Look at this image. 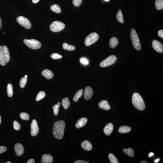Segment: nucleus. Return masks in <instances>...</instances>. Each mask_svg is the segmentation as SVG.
Here are the masks:
<instances>
[{"instance_id":"f257e3e1","label":"nucleus","mask_w":163,"mask_h":163,"mask_svg":"<svg viewBox=\"0 0 163 163\" xmlns=\"http://www.w3.org/2000/svg\"><path fill=\"white\" fill-rule=\"evenodd\" d=\"M65 128V122L63 120L56 121L54 124L53 133L55 138L58 140H61L63 138Z\"/></svg>"},{"instance_id":"f03ea898","label":"nucleus","mask_w":163,"mask_h":163,"mask_svg":"<svg viewBox=\"0 0 163 163\" xmlns=\"http://www.w3.org/2000/svg\"><path fill=\"white\" fill-rule=\"evenodd\" d=\"M132 101L134 107L137 110L142 111L145 108V104L142 97L137 93L133 94Z\"/></svg>"},{"instance_id":"7ed1b4c3","label":"nucleus","mask_w":163,"mask_h":163,"mask_svg":"<svg viewBox=\"0 0 163 163\" xmlns=\"http://www.w3.org/2000/svg\"><path fill=\"white\" fill-rule=\"evenodd\" d=\"M9 50L6 46H0V64L2 66L6 65L10 60Z\"/></svg>"},{"instance_id":"20e7f679","label":"nucleus","mask_w":163,"mask_h":163,"mask_svg":"<svg viewBox=\"0 0 163 163\" xmlns=\"http://www.w3.org/2000/svg\"><path fill=\"white\" fill-rule=\"evenodd\" d=\"M130 37L132 44L135 49L140 51L141 49V44L138 34L134 29H131Z\"/></svg>"},{"instance_id":"39448f33","label":"nucleus","mask_w":163,"mask_h":163,"mask_svg":"<svg viewBox=\"0 0 163 163\" xmlns=\"http://www.w3.org/2000/svg\"><path fill=\"white\" fill-rule=\"evenodd\" d=\"M23 42L28 47L34 50L39 49L41 46V43L35 39H25Z\"/></svg>"},{"instance_id":"423d86ee","label":"nucleus","mask_w":163,"mask_h":163,"mask_svg":"<svg viewBox=\"0 0 163 163\" xmlns=\"http://www.w3.org/2000/svg\"><path fill=\"white\" fill-rule=\"evenodd\" d=\"M65 24L63 22L58 21L53 22L50 26V29L52 32H58L63 30L65 27Z\"/></svg>"},{"instance_id":"0eeeda50","label":"nucleus","mask_w":163,"mask_h":163,"mask_svg":"<svg viewBox=\"0 0 163 163\" xmlns=\"http://www.w3.org/2000/svg\"><path fill=\"white\" fill-rule=\"evenodd\" d=\"M99 37V36L97 33H92L86 38L85 40V44L87 46H91L97 41Z\"/></svg>"},{"instance_id":"6e6552de","label":"nucleus","mask_w":163,"mask_h":163,"mask_svg":"<svg viewBox=\"0 0 163 163\" xmlns=\"http://www.w3.org/2000/svg\"><path fill=\"white\" fill-rule=\"evenodd\" d=\"M117 60V57L115 56L114 55H111L101 62L100 66L102 67L110 66L115 63Z\"/></svg>"},{"instance_id":"1a4fd4ad","label":"nucleus","mask_w":163,"mask_h":163,"mask_svg":"<svg viewBox=\"0 0 163 163\" xmlns=\"http://www.w3.org/2000/svg\"><path fill=\"white\" fill-rule=\"evenodd\" d=\"M16 21L19 24L26 29H29L32 27L30 21L25 17L21 16H18L16 19Z\"/></svg>"},{"instance_id":"9d476101","label":"nucleus","mask_w":163,"mask_h":163,"mask_svg":"<svg viewBox=\"0 0 163 163\" xmlns=\"http://www.w3.org/2000/svg\"><path fill=\"white\" fill-rule=\"evenodd\" d=\"M31 134L33 136H36L39 131V128L38 126L37 121L35 120H32L31 125Z\"/></svg>"},{"instance_id":"9b49d317","label":"nucleus","mask_w":163,"mask_h":163,"mask_svg":"<svg viewBox=\"0 0 163 163\" xmlns=\"http://www.w3.org/2000/svg\"><path fill=\"white\" fill-rule=\"evenodd\" d=\"M93 92L92 89L89 86H86L84 92V98L86 100H89L92 97Z\"/></svg>"},{"instance_id":"f8f14e48","label":"nucleus","mask_w":163,"mask_h":163,"mask_svg":"<svg viewBox=\"0 0 163 163\" xmlns=\"http://www.w3.org/2000/svg\"><path fill=\"white\" fill-rule=\"evenodd\" d=\"M152 46L154 49L159 53H162L163 51V46L162 43L158 41L154 40L152 43Z\"/></svg>"},{"instance_id":"ddd939ff","label":"nucleus","mask_w":163,"mask_h":163,"mask_svg":"<svg viewBox=\"0 0 163 163\" xmlns=\"http://www.w3.org/2000/svg\"><path fill=\"white\" fill-rule=\"evenodd\" d=\"M14 150L15 153L18 156H22L24 153V149L23 146L20 143L15 144L14 146Z\"/></svg>"},{"instance_id":"4468645a","label":"nucleus","mask_w":163,"mask_h":163,"mask_svg":"<svg viewBox=\"0 0 163 163\" xmlns=\"http://www.w3.org/2000/svg\"><path fill=\"white\" fill-rule=\"evenodd\" d=\"M81 147L84 150L89 151L92 150L93 148L92 145L91 143L88 140H85L82 142Z\"/></svg>"},{"instance_id":"2eb2a0df","label":"nucleus","mask_w":163,"mask_h":163,"mask_svg":"<svg viewBox=\"0 0 163 163\" xmlns=\"http://www.w3.org/2000/svg\"><path fill=\"white\" fill-rule=\"evenodd\" d=\"M114 126L111 123L107 124L104 128V132L105 134L107 136H109L113 131Z\"/></svg>"},{"instance_id":"dca6fc26","label":"nucleus","mask_w":163,"mask_h":163,"mask_svg":"<svg viewBox=\"0 0 163 163\" xmlns=\"http://www.w3.org/2000/svg\"><path fill=\"white\" fill-rule=\"evenodd\" d=\"M98 106L101 109L105 110H110L111 107L107 101L103 100L101 101L98 104Z\"/></svg>"},{"instance_id":"f3484780","label":"nucleus","mask_w":163,"mask_h":163,"mask_svg":"<svg viewBox=\"0 0 163 163\" xmlns=\"http://www.w3.org/2000/svg\"><path fill=\"white\" fill-rule=\"evenodd\" d=\"M53 160V158L51 155L45 154L42 156L41 162L42 163H51Z\"/></svg>"},{"instance_id":"a211bd4d","label":"nucleus","mask_w":163,"mask_h":163,"mask_svg":"<svg viewBox=\"0 0 163 163\" xmlns=\"http://www.w3.org/2000/svg\"><path fill=\"white\" fill-rule=\"evenodd\" d=\"M87 119L86 117L81 118L78 120L75 125L77 128H80L86 125L87 122Z\"/></svg>"},{"instance_id":"6ab92c4d","label":"nucleus","mask_w":163,"mask_h":163,"mask_svg":"<svg viewBox=\"0 0 163 163\" xmlns=\"http://www.w3.org/2000/svg\"><path fill=\"white\" fill-rule=\"evenodd\" d=\"M41 74L43 77L48 79H52L54 75L53 72L48 69H45L43 70L41 72Z\"/></svg>"},{"instance_id":"aec40b11","label":"nucleus","mask_w":163,"mask_h":163,"mask_svg":"<svg viewBox=\"0 0 163 163\" xmlns=\"http://www.w3.org/2000/svg\"><path fill=\"white\" fill-rule=\"evenodd\" d=\"M119 40L115 37H113L110 39V47L114 48L116 47L119 44Z\"/></svg>"},{"instance_id":"412c9836","label":"nucleus","mask_w":163,"mask_h":163,"mask_svg":"<svg viewBox=\"0 0 163 163\" xmlns=\"http://www.w3.org/2000/svg\"><path fill=\"white\" fill-rule=\"evenodd\" d=\"M131 130V128L129 126H123L119 128L118 131L120 133H129Z\"/></svg>"},{"instance_id":"4be33fe9","label":"nucleus","mask_w":163,"mask_h":163,"mask_svg":"<svg viewBox=\"0 0 163 163\" xmlns=\"http://www.w3.org/2000/svg\"><path fill=\"white\" fill-rule=\"evenodd\" d=\"M62 105L65 110H67L70 105V102L68 98L65 97L62 101Z\"/></svg>"},{"instance_id":"5701e85b","label":"nucleus","mask_w":163,"mask_h":163,"mask_svg":"<svg viewBox=\"0 0 163 163\" xmlns=\"http://www.w3.org/2000/svg\"><path fill=\"white\" fill-rule=\"evenodd\" d=\"M83 90L82 89H80L75 94V95L73 98V100L75 102H77L78 101L79 99L82 96L83 93Z\"/></svg>"},{"instance_id":"b1692460","label":"nucleus","mask_w":163,"mask_h":163,"mask_svg":"<svg viewBox=\"0 0 163 163\" xmlns=\"http://www.w3.org/2000/svg\"><path fill=\"white\" fill-rule=\"evenodd\" d=\"M123 151L128 156L131 157H134V150L131 148L128 149L124 148L123 150Z\"/></svg>"},{"instance_id":"393cba45","label":"nucleus","mask_w":163,"mask_h":163,"mask_svg":"<svg viewBox=\"0 0 163 163\" xmlns=\"http://www.w3.org/2000/svg\"><path fill=\"white\" fill-rule=\"evenodd\" d=\"M63 48L64 50H67L70 51H73L75 50L76 48L75 47L72 46V45H69L67 43H64L63 44Z\"/></svg>"},{"instance_id":"a878e982","label":"nucleus","mask_w":163,"mask_h":163,"mask_svg":"<svg viewBox=\"0 0 163 163\" xmlns=\"http://www.w3.org/2000/svg\"><path fill=\"white\" fill-rule=\"evenodd\" d=\"M116 18L117 21L120 23L123 24L124 20L123 16L121 10H119L116 15Z\"/></svg>"},{"instance_id":"bb28decb","label":"nucleus","mask_w":163,"mask_h":163,"mask_svg":"<svg viewBox=\"0 0 163 163\" xmlns=\"http://www.w3.org/2000/svg\"><path fill=\"white\" fill-rule=\"evenodd\" d=\"M155 7L157 10H161L163 8V0H156L155 3Z\"/></svg>"},{"instance_id":"cd10ccee","label":"nucleus","mask_w":163,"mask_h":163,"mask_svg":"<svg viewBox=\"0 0 163 163\" xmlns=\"http://www.w3.org/2000/svg\"><path fill=\"white\" fill-rule=\"evenodd\" d=\"M7 91L8 97H12L13 95V86L11 84H8L7 86Z\"/></svg>"},{"instance_id":"c85d7f7f","label":"nucleus","mask_w":163,"mask_h":163,"mask_svg":"<svg viewBox=\"0 0 163 163\" xmlns=\"http://www.w3.org/2000/svg\"><path fill=\"white\" fill-rule=\"evenodd\" d=\"M51 11L55 13H59L61 12V9L58 5L55 4L51 6Z\"/></svg>"},{"instance_id":"c756f323","label":"nucleus","mask_w":163,"mask_h":163,"mask_svg":"<svg viewBox=\"0 0 163 163\" xmlns=\"http://www.w3.org/2000/svg\"><path fill=\"white\" fill-rule=\"evenodd\" d=\"M108 158L111 163H119V161L116 157L113 154L110 153L108 155Z\"/></svg>"},{"instance_id":"7c9ffc66","label":"nucleus","mask_w":163,"mask_h":163,"mask_svg":"<svg viewBox=\"0 0 163 163\" xmlns=\"http://www.w3.org/2000/svg\"><path fill=\"white\" fill-rule=\"evenodd\" d=\"M46 94L44 91H41L38 93L36 98V101H39L42 99L46 96Z\"/></svg>"},{"instance_id":"2f4dec72","label":"nucleus","mask_w":163,"mask_h":163,"mask_svg":"<svg viewBox=\"0 0 163 163\" xmlns=\"http://www.w3.org/2000/svg\"><path fill=\"white\" fill-rule=\"evenodd\" d=\"M60 106V102H59L56 104L53 107L54 114L55 115H58V113L59 108Z\"/></svg>"},{"instance_id":"473e14b6","label":"nucleus","mask_w":163,"mask_h":163,"mask_svg":"<svg viewBox=\"0 0 163 163\" xmlns=\"http://www.w3.org/2000/svg\"><path fill=\"white\" fill-rule=\"evenodd\" d=\"M20 117L22 119L24 120L28 121L29 119V114L26 112H22L20 114Z\"/></svg>"},{"instance_id":"72a5a7b5","label":"nucleus","mask_w":163,"mask_h":163,"mask_svg":"<svg viewBox=\"0 0 163 163\" xmlns=\"http://www.w3.org/2000/svg\"><path fill=\"white\" fill-rule=\"evenodd\" d=\"M27 78L23 77L20 80V85L21 88H23L25 87L27 82Z\"/></svg>"},{"instance_id":"f704fd0d","label":"nucleus","mask_w":163,"mask_h":163,"mask_svg":"<svg viewBox=\"0 0 163 163\" xmlns=\"http://www.w3.org/2000/svg\"><path fill=\"white\" fill-rule=\"evenodd\" d=\"M13 126L14 129L16 131H18L21 129V125L20 123L16 121H15L13 122Z\"/></svg>"},{"instance_id":"c9c22d12","label":"nucleus","mask_w":163,"mask_h":163,"mask_svg":"<svg viewBox=\"0 0 163 163\" xmlns=\"http://www.w3.org/2000/svg\"><path fill=\"white\" fill-rule=\"evenodd\" d=\"M51 58L53 60H57L62 58L61 55L57 53H53L51 55Z\"/></svg>"},{"instance_id":"e433bc0d","label":"nucleus","mask_w":163,"mask_h":163,"mask_svg":"<svg viewBox=\"0 0 163 163\" xmlns=\"http://www.w3.org/2000/svg\"><path fill=\"white\" fill-rule=\"evenodd\" d=\"M82 0H73V3L76 7H78L80 6Z\"/></svg>"},{"instance_id":"4c0bfd02","label":"nucleus","mask_w":163,"mask_h":163,"mask_svg":"<svg viewBox=\"0 0 163 163\" xmlns=\"http://www.w3.org/2000/svg\"><path fill=\"white\" fill-rule=\"evenodd\" d=\"M6 147L4 146H0V154L5 152L6 151Z\"/></svg>"},{"instance_id":"58836bf2","label":"nucleus","mask_w":163,"mask_h":163,"mask_svg":"<svg viewBox=\"0 0 163 163\" xmlns=\"http://www.w3.org/2000/svg\"><path fill=\"white\" fill-rule=\"evenodd\" d=\"M81 63L84 64L85 65H87L88 64V61L85 58H81L80 60Z\"/></svg>"},{"instance_id":"ea45409f","label":"nucleus","mask_w":163,"mask_h":163,"mask_svg":"<svg viewBox=\"0 0 163 163\" xmlns=\"http://www.w3.org/2000/svg\"><path fill=\"white\" fill-rule=\"evenodd\" d=\"M158 34L159 37L163 39V30H159L158 32Z\"/></svg>"},{"instance_id":"a19ab883","label":"nucleus","mask_w":163,"mask_h":163,"mask_svg":"<svg viewBox=\"0 0 163 163\" xmlns=\"http://www.w3.org/2000/svg\"><path fill=\"white\" fill-rule=\"evenodd\" d=\"M75 163H87L86 161L84 160H78L75 161Z\"/></svg>"},{"instance_id":"79ce46f5","label":"nucleus","mask_w":163,"mask_h":163,"mask_svg":"<svg viewBox=\"0 0 163 163\" xmlns=\"http://www.w3.org/2000/svg\"><path fill=\"white\" fill-rule=\"evenodd\" d=\"M35 162V161L33 159H29L27 162V163H34Z\"/></svg>"},{"instance_id":"37998d69","label":"nucleus","mask_w":163,"mask_h":163,"mask_svg":"<svg viewBox=\"0 0 163 163\" xmlns=\"http://www.w3.org/2000/svg\"><path fill=\"white\" fill-rule=\"evenodd\" d=\"M32 3H37L40 0H32Z\"/></svg>"},{"instance_id":"c03bdc74","label":"nucleus","mask_w":163,"mask_h":163,"mask_svg":"<svg viewBox=\"0 0 163 163\" xmlns=\"http://www.w3.org/2000/svg\"><path fill=\"white\" fill-rule=\"evenodd\" d=\"M2 20L1 17H0V29L1 28L2 26Z\"/></svg>"},{"instance_id":"a18cd8bd","label":"nucleus","mask_w":163,"mask_h":163,"mask_svg":"<svg viewBox=\"0 0 163 163\" xmlns=\"http://www.w3.org/2000/svg\"><path fill=\"white\" fill-rule=\"evenodd\" d=\"M153 155L154 153H153V152H150V154H149V157H152V156H153Z\"/></svg>"},{"instance_id":"49530a36","label":"nucleus","mask_w":163,"mask_h":163,"mask_svg":"<svg viewBox=\"0 0 163 163\" xmlns=\"http://www.w3.org/2000/svg\"><path fill=\"white\" fill-rule=\"evenodd\" d=\"M160 160V159H156L155 160H154V162L155 163H157L159 162V161Z\"/></svg>"},{"instance_id":"de8ad7c7","label":"nucleus","mask_w":163,"mask_h":163,"mask_svg":"<svg viewBox=\"0 0 163 163\" xmlns=\"http://www.w3.org/2000/svg\"><path fill=\"white\" fill-rule=\"evenodd\" d=\"M141 163H148V162H147V161H145V160H142L141 162Z\"/></svg>"},{"instance_id":"09e8293b","label":"nucleus","mask_w":163,"mask_h":163,"mask_svg":"<svg viewBox=\"0 0 163 163\" xmlns=\"http://www.w3.org/2000/svg\"><path fill=\"white\" fill-rule=\"evenodd\" d=\"M1 123V116H0V124Z\"/></svg>"},{"instance_id":"8fccbe9b","label":"nucleus","mask_w":163,"mask_h":163,"mask_svg":"<svg viewBox=\"0 0 163 163\" xmlns=\"http://www.w3.org/2000/svg\"><path fill=\"white\" fill-rule=\"evenodd\" d=\"M6 163H11V162H6Z\"/></svg>"},{"instance_id":"3c124183","label":"nucleus","mask_w":163,"mask_h":163,"mask_svg":"<svg viewBox=\"0 0 163 163\" xmlns=\"http://www.w3.org/2000/svg\"><path fill=\"white\" fill-rule=\"evenodd\" d=\"M27 75L25 76V77L26 78H27Z\"/></svg>"},{"instance_id":"603ef678","label":"nucleus","mask_w":163,"mask_h":163,"mask_svg":"<svg viewBox=\"0 0 163 163\" xmlns=\"http://www.w3.org/2000/svg\"><path fill=\"white\" fill-rule=\"evenodd\" d=\"M105 1H109V0H105Z\"/></svg>"},{"instance_id":"864d4df0","label":"nucleus","mask_w":163,"mask_h":163,"mask_svg":"<svg viewBox=\"0 0 163 163\" xmlns=\"http://www.w3.org/2000/svg\"><path fill=\"white\" fill-rule=\"evenodd\" d=\"M87 162V163H89V162H88H88Z\"/></svg>"},{"instance_id":"5fc2aeb1","label":"nucleus","mask_w":163,"mask_h":163,"mask_svg":"<svg viewBox=\"0 0 163 163\" xmlns=\"http://www.w3.org/2000/svg\"><path fill=\"white\" fill-rule=\"evenodd\" d=\"M3 34H5V32H4V33H3Z\"/></svg>"}]
</instances>
